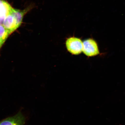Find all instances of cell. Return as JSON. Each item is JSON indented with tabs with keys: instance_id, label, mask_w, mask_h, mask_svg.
I'll return each mask as SVG.
<instances>
[{
	"instance_id": "cell-5",
	"label": "cell",
	"mask_w": 125,
	"mask_h": 125,
	"mask_svg": "<svg viewBox=\"0 0 125 125\" xmlns=\"http://www.w3.org/2000/svg\"><path fill=\"white\" fill-rule=\"evenodd\" d=\"M12 8L5 0H0V24H2L4 19L12 12Z\"/></svg>"
},
{
	"instance_id": "cell-4",
	"label": "cell",
	"mask_w": 125,
	"mask_h": 125,
	"mask_svg": "<svg viewBox=\"0 0 125 125\" xmlns=\"http://www.w3.org/2000/svg\"><path fill=\"white\" fill-rule=\"evenodd\" d=\"M3 25L8 31L10 35L19 27L16 21L10 13L7 15L4 19Z\"/></svg>"
},
{
	"instance_id": "cell-3",
	"label": "cell",
	"mask_w": 125,
	"mask_h": 125,
	"mask_svg": "<svg viewBox=\"0 0 125 125\" xmlns=\"http://www.w3.org/2000/svg\"><path fill=\"white\" fill-rule=\"evenodd\" d=\"M25 118L21 112L0 122V125H25Z\"/></svg>"
},
{
	"instance_id": "cell-1",
	"label": "cell",
	"mask_w": 125,
	"mask_h": 125,
	"mask_svg": "<svg viewBox=\"0 0 125 125\" xmlns=\"http://www.w3.org/2000/svg\"><path fill=\"white\" fill-rule=\"evenodd\" d=\"M66 46L68 51L72 54L78 55L83 51V43L80 39L71 37L67 39Z\"/></svg>"
},
{
	"instance_id": "cell-6",
	"label": "cell",
	"mask_w": 125,
	"mask_h": 125,
	"mask_svg": "<svg viewBox=\"0 0 125 125\" xmlns=\"http://www.w3.org/2000/svg\"><path fill=\"white\" fill-rule=\"evenodd\" d=\"M30 7L23 10L13 8L10 14L13 16L14 18L16 21L18 27L21 25L22 22L23 16L31 9Z\"/></svg>"
},
{
	"instance_id": "cell-8",
	"label": "cell",
	"mask_w": 125,
	"mask_h": 125,
	"mask_svg": "<svg viewBox=\"0 0 125 125\" xmlns=\"http://www.w3.org/2000/svg\"><path fill=\"white\" fill-rule=\"evenodd\" d=\"M4 43L2 41V40H0V48L2 46V45Z\"/></svg>"
},
{
	"instance_id": "cell-7",
	"label": "cell",
	"mask_w": 125,
	"mask_h": 125,
	"mask_svg": "<svg viewBox=\"0 0 125 125\" xmlns=\"http://www.w3.org/2000/svg\"><path fill=\"white\" fill-rule=\"evenodd\" d=\"M10 35L8 31L2 24H0V40L4 43Z\"/></svg>"
},
{
	"instance_id": "cell-2",
	"label": "cell",
	"mask_w": 125,
	"mask_h": 125,
	"mask_svg": "<svg viewBox=\"0 0 125 125\" xmlns=\"http://www.w3.org/2000/svg\"><path fill=\"white\" fill-rule=\"evenodd\" d=\"M83 44V51L86 56L91 57L99 54L97 44L93 39H89L84 41Z\"/></svg>"
}]
</instances>
